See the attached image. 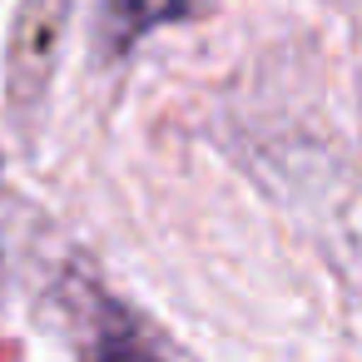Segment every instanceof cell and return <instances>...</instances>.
Returning a JSON list of instances; mask_svg holds the SVG:
<instances>
[{
	"label": "cell",
	"mask_w": 362,
	"mask_h": 362,
	"mask_svg": "<svg viewBox=\"0 0 362 362\" xmlns=\"http://www.w3.org/2000/svg\"><path fill=\"white\" fill-rule=\"evenodd\" d=\"M209 6V0H95V35L110 55H124L139 45L149 30L189 21Z\"/></svg>",
	"instance_id": "obj_1"
}]
</instances>
